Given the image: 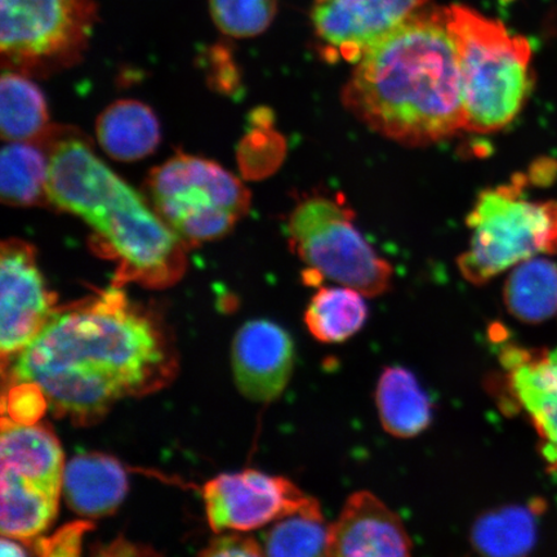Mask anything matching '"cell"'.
<instances>
[{"label":"cell","instance_id":"cell-1","mask_svg":"<svg viewBox=\"0 0 557 557\" xmlns=\"http://www.w3.org/2000/svg\"><path fill=\"white\" fill-rule=\"evenodd\" d=\"M121 288L114 284L59 310L10 360L12 386L34 388L54 416L79 424L99 421L117 401L164 387L176 372L171 343L159 320Z\"/></svg>","mask_w":557,"mask_h":557},{"label":"cell","instance_id":"cell-2","mask_svg":"<svg viewBox=\"0 0 557 557\" xmlns=\"http://www.w3.org/2000/svg\"><path fill=\"white\" fill-rule=\"evenodd\" d=\"M343 102L375 134L412 148L465 129L461 76L444 10L418 11L369 48Z\"/></svg>","mask_w":557,"mask_h":557},{"label":"cell","instance_id":"cell-3","mask_svg":"<svg viewBox=\"0 0 557 557\" xmlns=\"http://www.w3.org/2000/svg\"><path fill=\"white\" fill-rule=\"evenodd\" d=\"M48 201L94 230L117 263L115 285L171 287L186 269V244L156 208L97 157L79 137L50 148Z\"/></svg>","mask_w":557,"mask_h":557},{"label":"cell","instance_id":"cell-4","mask_svg":"<svg viewBox=\"0 0 557 557\" xmlns=\"http://www.w3.org/2000/svg\"><path fill=\"white\" fill-rule=\"evenodd\" d=\"M444 16L457 51L465 129L492 134L507 127L531 92V45L466 5H450Z\"/></svg>","mask_w":557,"mask_h":557},{"label":"cell","instance_id":"cell-5","mask_svg":"<svg viewBox=\"0 0 557 557\" xmlns=\"http://www.w3.org/2000/svg\"><path fill=\"white\" fill-rule=\"evenodd\" d=\"M527 181L486 189L468 218L470 248L457 263L466 281L483 285L540 255L557 253V200L525 197Z\"/></svg>","mask_w":557,"mask_h":557},{"label":"cell","instance_id":"cell-6","mask_svg":"<svg viewBox=\"0 0 557 557\" xmlns=\"http://www.w3.org/2000/svg\"><path fill=\"white\" fill-rule=\"evenodd\" d=\"M64 453L58 437L40 424L3 418L0 436V532L32 542L58 515Z\"/></svg>","mask_w":557,"mask_h":557},{"label":"cell","instance_id":"cell-7","mask_svg":"<svg viewBox=\"0 0 557 557\" xmlns=\"http://www.w3.org/2000/svg\"><path fill=\"white\" fill-rule=\"evenodd\" d=\"M352 221L351 209L339 198H305L289 215L292 247L308 264L309 284L326 277L367 297L381 296L392 285V264L375 253Z\"/></svg>","mask_w":557,"mask_h":557},{"label":"cell","instance_id":"cell-8","mask_svg":"<svg viewBox=\"0 0 557 557\" xmlns=\"http://www.w3.org/2000/svg\"><path fill=\"white\" fill-rule=\"evenodd\" d=\"M152 206L184 243L227 235L247 214L249 193L238 178L205 158L180 154L148 180Z\"/></svg>","mask_w":557,"mask_h":557},{"label":"cell","instance_id":"cell-9","mask_svg":"<svg viewBox=\"0 0 557 557\" xmlns=\"http://www.w3.org/2000/svg\"><path fill=\"white\" fill-rule=\"evenodd\" d=\"M96 23V0H0L3 66L29 75L72 65Z\"/></svg>","mask_w":557,"mask_h":557},{"label":"cell","instance_id":"cell-10","mask_svg":"<svg viewBox=\"0 0 557 557\" xmlns=\"http://www.w3.org/2000/svg\"><path fill=\"white\" fill-rule=\"evenodd\" d=\"M203 497L215 533L253 531L302 510L313 499L290 480L257 470L222 473L205 485Z\"/></svg>","mask_w":557,"mask_h":557},{"label":"cell","instance_id":"cell-11","mask_svg":"<svg viewBox=\"0 0 557 557\" xmlns=\"http://www.w3.org/2000/svg\"><path fill=\"white\" fill-rule=\"evenodd\" d=\"M29 243L9 239L0 253V352L3 364L29 346L59 309Z\"/></svg>","mask_w":557,"mask_h":557},{"label":"cell","instance_id":"cell-12","mask_svg":"<svg viewBox=\"0 0 557 557\" xmlns=\"http://www.w3.org/2000/svg\"><path fill=\"white\" fill-rule=\"evenodd\" d=\"M428 0H313L311 23L329 61L357 64L364 53Z\"/></svg>","mask_w":557,"mask_h":557},{"label":"cell","instance_id":"cell-13","mask_svg":"<svg viewBox=\"0 0 557 557\" xmlns=\"http://www.w3.org/2000/svg\"><path fill=\"white\" fill-rule=\"evenodd\" d=\"M232 366L242 395L252 401H274L294 372V341L281 325L250 320L235 334Z\"/></svg>","mask_w":557,"mask_h":557},{"label":"cell","instance_id":"cell-14","mask_svg":"<svg viewBox=\"0 0 557 557\" xmlns=\"http://www.w3.org/2000/svg\"><path fill=\"white\" fill-rule=\"evenodd\" d=\"M412 548L399 515L373 493L361 491L347 498L331 524L326 556H409Z\"/></svg>","mask_w":557,"mask_h":557},{"label":"cell","instance_id":"cell-15","mask_svg":"<svg viewBox=\"0 0 557 557\" xmlns=\"http://www.w3.org/2000/svg\"><path fill=\"white\" fill-rule=\"evenodd\" d=\"M503 364L513 400L537 430L542 457L557 471V348L528 351L510 346L503 352Z\"/></svg>","mask_w":557,"mask_h":557},{"label":"cell","instance_id":"cell-16","mask_svg":"<svg viewBox=\"0 0 557 557\" xmlns=\"http://www.w3.org/2000/svg\"><path fill=\"white\" fill-rule=\"evenodd\" d=\"M127 491V473L113 457L88 453L65 465L62 494L81 517H108L121 506Z\"/></svg>","mask_w":557,"mask_h":557},{"label":"cell","instance_id":"cell-17","mask_svg":"<svg viewBox=\"0 0 557 557\" xmlns=\"http://www.w3.org/2000/svg\"><path fill=\"white\" fill-rule=\"evenodd\" d=\"M97 141L117 162H137L160 144V124L148 104L121 100L103 110L96 123Z\"/></svg>","mask_w":557,"mask_h":557},{"label":"cell","instance_id":"cell-18","mask_svg":"<svg viewBox=\"0 0 557 557\" xmlns=\"http://www.w3.org/2000/svg\"><path fill=\"white\" fill-rule=\"evenodd\" d=\"M375 403L383 429L389 435L410 438L430 426L433 410L414 374L401 367H388L381 374Z\"/></svg>","mask_w":557,"mask_h":557},{"label":"cell","instance_id":"cell-19","mask_svg":"<svg viewBox=\"0 0 557 557\" xmlns=\"http://www.w3.org/2000/svg\"><path fill=\"white\" fill-rule=\"evenodd\" d=\"M50 129L44 92L25 73L4 70L0 79V134L7 143H38Z\"/></svg>","mask_w":557,"mask_h":557},{"label":"cell","instance_id":"cell-20","mask_svg":"<svg viewBox=\"0 0 557 557\" xmlns=\"http://www.w3.org/2000/svg\"><path fill=\"white\" fill-rule=\"evenodd\" d=\"M539 500L531 506H507L480 517L471 529V545L479 554L517 557L532 552L537 541Z\"/></svg>","mask_w":557,"mask_h":557},{"label":"cell","instance_id":"cell-21","mask_svg":"<svg viewBox=\"0 0 557 557\" xmlns=\"http://www.w3.org/2000/svg\"><path fill=\"white\" fill-rule=\"evenodd\" d=\"M505 305L512 317L525 323H540L557 312V264L533 257L522 261L508 275Z\"/></svg>","mask_w":557,"mask_h":557},{"label":"cell","instance_id":"cell-22","mask_svg":"<svg viewBox=\"0 0 557 557\" xmlns=\"http://www.w3.org/2000/svg\"><path fill=\"white\" fill-rule=\"evenodd\" d=\"M50 152L35 141L9 143L0 154V197L7 206L33 207L48 201Z\"/></svg>","mask_w":557,"mask_h":557},{"label":"cell","instance_id":"cell-23","mask_svg":"<svg viewBox=\"0 0 557 557\" xmlns=\"http://www.w3.org/2000/svg\"><path fill=\"white\" fill-rule=\"evenodd\" d=\"M363 296L344 285L319 288L305 312V323L312 337L323 344H341L355 336L368 318Z\"/></svg>","mask_w":557,"mask_h":557},{"label":"cell","instance_id":"cell-24","mask_svg":"<svg viewBox=\"0 0 557 557\" xmlns=\"http://www.w3.org/2000/svg\"><path fill=\"white\" fill-rule=\"evenodd\" d=\"M330 527L322 506L315 498L295 513L275 521L263 537V552L269 556H326Z\"/></svg>","mask_w":557,"mask_h":557},{"label":"cell","instance_id":"cell-25","mask_svg":"<svg viewBox=\"0 0 557 557\" xmlns=\"http://www.w3.org/2000/svg\"><path fill=\"white\" fill-rule=\"evenodd\" d=\"M209 15L226 37L247 39L269 29L277 12V0H208Z\"/></svg>","mask_w":557,"mask_h":557},{"label":"cell","instance_id":"cell-26","mask_svg":"<svg viewBox=\"0 0 557 557\" xmlns=\"http://www.w3.org/2000/svg\"><path fill=\"white\" fill-rule=\"evenodd\" d=\"M92 524L88 521H76L69 524L51 539H39L35 543V552L44 556H76L81 554L83 535Z\"/></svg>","mask_w":557,"mask_h":557},{"label":"cell","instance_id":"cell-27","mask_svg":"<svg viewBox=\"0 0 557 557\" xmlns=\"http://www.w3.org/2000/svg\"><path fill=\"white\" fill-rule=\"evenodd\" d=\"M239 533L214 539L201 555L207 556H262L263 546L253 539Z\"/></svg>","mask_w":557,"mask_h":557},{"label":"cell","instance_id":"cell-28","mask_svg":"<svg viewBox=\"0 0 557 557\" xmlns=\"http://www.w3.org/2000/svg\"><path fill=\"white\" fill-rule=\"evenodd\" d=\"M26 552L23 546L20 545L13 539L5 537L2 535V542H0V556L2 557H13V556H25Z\"/></svg>","mask_w":557,"mask_h":557}]
</instances>
